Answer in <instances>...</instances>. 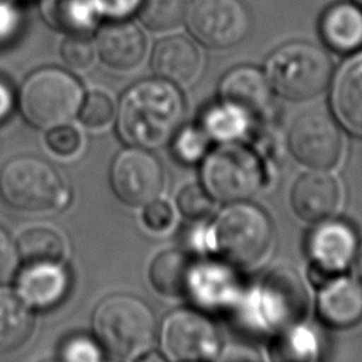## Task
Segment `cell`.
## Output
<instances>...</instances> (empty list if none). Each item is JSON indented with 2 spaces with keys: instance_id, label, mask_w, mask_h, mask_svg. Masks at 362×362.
Segmentation results:
<instances>
[{
  "instance_id": "obj_28",
  "label": "cell",
  "mask_w": 362,
  "mask_h": 362,
  "mask_svg": "<svg viewBox=\"0 0 362 362\" xmlns=\"http://www.w3.org/2000/svg\"><path fill=\"white\" fill-rule=\"evenodd\" d=\"M16 249L23 263L61 262L65 256V242L61 233L49 226H31L23 230Z\"/></svg>"
},
{
  "instance_id": "obj_12",
  "label": "cell",
  "mask_w": 362,
  "mask_h": 362,
  "mask_svg": "<svg viewBox=\"0 0 362 362\" xmlns=\"http://www.w3.org/2000/svg\"><path fill=\"white\" fill-rule=\"evenodd\" d=\"M310 232L305 243L310 279L321 286L344 274L358 252V235L345 221L324 219Z\"/></svg>"
},
{
  "instance_id": "obj_2",
  "label": "cell",
  "mask_w": 362,
  "mask_h": 362,
  "mask_svg": "<svg viewBox=\"0 0 362 362\" xmlns=\"http://www.w3.org/2000/svg\"><path fill=\"white\" fill-rule=\"evenodd\" d=\"M239 318L252 331L274 335L305 317L308 293L300 273L287 264L266 272L246 296L242 294Z\"/></svg>"
},
{
  "instance_id": "obj_10",
  "label": "cell",
  "mask_w": 362,
  "mask_h": 362,
  "mask_svg": "<svg viewBox=\"0 0 362 362\" xmlns=\"http://www.w3.org/2000/svg\"><path fill=\"white\" fill-rule=\"evenodd\" d=\"M161 344L174 362H209L221 349V338L214 322L195 310L170 313L161 327Z\"/></svg>"
},
{
  "instance_id": "obj_4",
  "label": "cell",
  "mask_w": 362,
  "mask_h": 362,
  "mask_svg": "<svg viewBox=\"0 0 362 362\" xmlns=\"http://www.w3.org/2000/svg\"><path fill=\"white\" fill-rule=\"evenodd\" d=\"M83 95L85 88L75 74L61 66H41L21 82L17 106L30 126L48 130L75 119Z\"/></svg>"
},
{
  "instance_id": "obj_40",
  "label": "cell",
  "mask_w": 362,
  "mask_h": 362,
  "mask_svg": "<svg viewBox=\"0 0 362 362\" xmlns=\"http://www.w3.org/2000/svg\"><path fill=\"white\" fill-rule=\"evenodd\" d=\"M17 106V93L11 83L0 76V123L6 122Z\"/></svg>"
},
{
  "instance_id": "obj_16",
  "label": "cell",
  "mask_w": 362,
  "mask_h": 362,
  "mask_svg": "<svg viewBox=\"0 0 362 362\" xmlns=\"http://www.w3.org/2000/svg\"><path fill=\"white\" fill-rule=\"evenodd\" d=\"M218 99L240 107L259 122L270 115L274 92L263 69L253 65H238L219 81Z\"/></svg>"
},
{
  "instance_id": "obj_6",
  "label": "cell",
  "mask_w": 362,
  "mask_h": 362,
  "mask_svg": "<svg viewBox=\"0 0 362 362\" xmlns=\"http://www.w3.org/2000/svg\"><path fill=\"white\" fill-rule=\"evenodd\" d=\"M273 92L287 100H310L329 86L334 65L329 54L308 41H291L276 48L264 64Z\"/></svg>"
},
{
  "instance_id": "obj_21",
  "label": "cell",
  "mask_w": 362,
  "mask_h": 362,
  "mask_svg": "<svg viewBox=\"0 0 362 362\" xmlns=\"http://www.w3.org/2000/svg\"><path fill=\"white\" fill-rule=\"evenodd\" d=\"M339 185L324 170L303 174L291 189V206L297 216L307 222L328 219L338 208Z\"/></svg>"
},
{
  "instance_id": "obj_35",
  "label": "cell",
  "mask_w": 362,
  "mask_h": 362,
  "mask_svg": "<svg viewBox=\"0 0 362 362\" xmlns=\"http://www.w3.org/2000/svg\"><path fill=\"white\" fill-rule=\"evenodd\" d=\"M47 147L62 157L74 156L82 146V134L74 124L64 123L45 130Z\"/></svg>"
},
{
  "instance_id": "obj_24",
  "label": "cell",
  "mask_w": 362,
  "mask_h": 362,
  "mask_svg": "<svg viewBox=\"0 0 362 362\" xmlns=\"http://www.w3.org/2000/svg\"><path fill=\"white\" fill-rule=\"evenodd\" d=\"M34 329L31 308L14 288L0 284V355L21 348Z\"/></svg>"
},
{
  "instance_id": "obj_23",
  "label": "cell",
  "mask_w": 362,
  "mask_h": 362,
  "mask_svg": "<svg viewBox=\"0 0 362 362\" xmlns=\"http://www.w3.org/2000/svg\"><path fill=\"white\" fill-rule=\"evenodd\" d=\"M42 21L62 35H93L102 18L92 0H38Z\"/></svg>"
},
{
  "instance_id": "obj_30",
  "label": "cell",
  "mask_w": 362,
  "mask_h": 362,
  "mask_svg": "<svg viewBox=\"0 0 362 362\" xmlns=\"http://www.w3.org/2000/svg\"><path fill=\"white\" fill-rule=\"evenodd\" d=\"M59 58L64 68L75 75L89 71L98 58L93 35H64L59 45Z\"/></svg>"
},
{
  "instance_id": "obj_43",
  "label": "cell",
  "mask_w": 362,
  "mask_h": 362,
  "mask_svg": "<svg viewBox=\"0 0 362 362\" xmlns=\"http://www.w3.org/2000/svg\"><path fill=\"white\" fill-rule=\"evenodd\" d=\"M352 1H354V3H355V4L362 10V0H352Z\"/></svg>"
},
{
  "instance_id": "obj_36",
  "label": "cell",
  "mask_w": 362,
  "mask_h": 362,
  "mask_svg": "<svg viewBox=\"0 0 362 362\" xmlns=\"http://www.w3.org/2000/svg\"><path fill=\"white\" fill-rule=\"evenodd\" d=\"M24 14L18 0H0V48L13 44L21 34Z\"/></svg>"
},
{
  "instance_id": "obj_25",
  "label": "cell",
  "mask_w": 362,
  "mask_h": 362,
  "mask_svg": "<svg viewBox=\"0 0 362 362\" xmlns=\"http://www.w3.org/2000/svg\"><path fill=\"white\" fill-rule=\"evenodd\" d=\"M256 120L240 107L219 100L209 105L202 116L199 126L214 141H239L252 133Z\"/></svg>"
},
{
  "instance_id": "obj_3",
  "label": "cell",
  "mask_w": 362,
  "mask_h": 362,
  "mask_svg": "<svg viewBox=\"0 0 362 362\" xmlns=\"http://www.w3.org/2000/svg\"><path fill=\"white\" fill-rule=\"evenodd\" d=\"M93 337L103 351L124 359L147 351L156 338L157 322L141 298L116 293L105 297L92 314Z\"/></svg>"
},
{
  "instance_id": "obj_14",
  "label": "cell",
  "mask_w": 362,
  "mask_h": 362,
  "mask_svg": "<svg viewBox=\"0 0 362 362\" xmlns=\"http://www.w3.org/2000/svg\"><path fill=\"white\" fill-rule=\"evenodd\" d=\"M93 41L98 59L115 72L134 71L147 54V38L130 18L99 24L93 33Z\"/></svg>"
},
{
  "instance_id": "obj_13",
  "label": "cell",
  "mask_w": 362,
  "mask_h": 362,
  "mask_svg": "<svg viewBox=\"0 0 362 362\" xmlns=\"http://www.w3.org/2000/svg\"><path fill=\"white\" fill-rule=\"evenodd\" d=\"M163 184V165L148 150L129 146L113 158L110 185L123 204L143 206L160 195Z\"/></svg>"
},
{
  "instance_id": "obj_44",
  "label": "cell",
  "mask_w": 362,
  "mask_h": 362,
  "mask_svg": "<svg viewBox=\"0 0 362 362\" xmlns=\"http://www.w3.org/2000/svg\"><path fill=\"white\" fill-rule=\"evenodd\" d=\"M40 362H59V361L55 358V359H44V361H40Z\"/></svg>"
},
{
  "instance_id": "obj_32",
  "label": "cell",
  "mask_w": 362,
  "mask_h": 362,
  "mask_svg": "<svg viewBox=\"0 0 362 362\" xmlns=\"http://www.w3.org/2000/svg\"><path fill=\"white\" fill-rule=\"evenodd\" d=\"M173 154L185 164H194L205 157L211 139L201 126L180 127L173 137Z\"/></svg>"
},
{
  "instance_id": "obj_17",
  "label": "cell",
  "mask_w": 362,
  "mask_h": 362,
  "mask_svg": "<svg viewBox=\"0 0 362 362\" xmlns=\"http://www.w3.org/2000/svg\"><path fill=\"white\" fill-rule=\"evenodd\" d=\"M328 89L334 119L348 133L362 137V49L341 62Z\"/></svg>"
},
{
  "instance_id": "obj_22",
  "label": "cell",
  "mask_w": 362,
  "mask_h": 362,
  "mask_svg": "<svg viewBox=\"0 0 362 362\" xmlns=\"http://www.w3.org/2000/svg\"><path fill=\"white\" fill-rule=\"evenodd\" d=\"M318 31L331 51L352 54L362 48V10L354 1L334 3L321 14Z\"/></svg>"
},
{
  "instance_id": "obj_7",
  "label": "cell",
  "mask_w": 362,
  "mask_h": 362,
  "mask_svg": "<svg viewBox=\"0 0 362 362\" xmlns=\"http://www.w3.org/2000/svg\"><path fill=\"white\" fill-rule=\"evenodd\" d=\"M202 160V187L221 202L247 201L266 178L259 153L239 141L221 143Z\"/></svg>"
},
{
  "instance_id": "obj_15",
  "label": "cell",
  "mask_w": 362,
  "mask_h": 362,
  "mask_svg": "<svg viewBox=\"0 0 362 362\" xmlns=\"http://www.w3.org/2000/svg\"><path fill=\"white\" fill-rule=\"evenodd\" d=\"M242 293V283L230 264L209 260L194 262L185 296L198 307L215 313L236 308Z\"/></svg>"
},
{
  "instance_id": "obj_11",
  "label": "cell",
  "mask_w": 362,
  "mask_h": 362,
  "mask_svg": "<svg viewBox=\"0 0 362 362\" xmlns=\"http://www.w3.org/2000/svg\"><path fill=\"white\" fill-rule=\"evenodd\" d=\"M287 143L294 158L314 170L334 167L342 151L339 124L321 110L298 115L290 126Z\"/></svg>"
},
{
  "instance_id": "obj_18",
  "label": "cell",
  "mask_w": 362,
  "mask_h": 362,
  "mask_svg": "<svg viewBox=\"0 0 362 362\" xmlns=\"http://www.w3.org/2000/svg\"><path fill=\"white\" fill-rule=\"evenodd\" d=\"M69 284V273L61 262H28L17 272L14 290L31 310H47L65 298Z\"/></svg>"
},
{
  "instance_id": "obj_26",
  "label": "cell",
  "mask_w": 362,
  "mask_h": 362,
  "mask_svg": "<svg viewBox=\"0 0 362 362\" xmlns=\"http://www.w3.org/2000/svg\"><path fill=\"white\" fill-rule=\"evenodd\" d=\"M194 259L180 249H168L158 253L148 269L153 287L163 296H185Z\"/></svg>"
},
{
  "instance_id": "obj_8",
  "label": "cell",
  "mask_w": 362,
  "mask_h": 362,
  "mask_svg": "<svg viewBox=\"0 0 362 362\" xmlns=\"http://www.w3.org/2000/svg\"><path fill=\"white\" fill-rule=\"evenodd\" d=\"M65 185L57 168L33 156L8 160L0 170V197L21 212H42L65 204Z\"/></svg>"
},
{
  "instance_id": "obj_27",
  "label": "cell",
  "mask_w": 362,
  "mask_h": 362,
  "mask_svg": "<svg viewBox=\"0 0 362 362\" xmlns=\"http://www.w3.org/2000/svg\"><path fill=\"white\" fill-rule=\"evenodd\" d=\"M273 337L269 349L272 362H318L320 339L310 327L298 322Z\"/></svg>"
},
{
  "instance_id": "obj_29",
  "label": "cell",
  "mask_w": 362,
  "mask_h": 362,
  "mask_svg": "<svg viewBox=\"0 0 362 362\" xmlns=\"http://www.w3.org/2000/svg\"><path fill=\"white\" fill-rule=\"evenodd\" d=\"M187 0H141L137 18L153 33L175 30L185 21Z\"/></svg>"
},
{
  "instance_id": "obj_33",
  "label": "cell",
  "mask_w": 362,
  "mask_h": 362,
  "mask_svg": "<svg viewBox=\"0 0 362 362\" xmlns=\"http://www.w3.org/2000/svg\"><path fill=\"white\" fill-rule=\"evenodd\" d=\"M57 359L59 362H102L103 348L95 337L74 334L61 342Z\"/></svg>"
},
{
  "instance_id": "obj_37",
  "label": "cell",
  "mask_w": 362,
  "mask_h": 362,
  "mask_svg": "<svg viewBox=\"0 0 362 362\" xmlns=\"http://www.w3.org/2000/svg\"><path fill=\"white\" fill-rule=\"evenodd\" d=\"M98 14L102 20H129L132 18L141 0H92Z\"/></svg>"
},
{
  "instance_id": "obj_20",
  "label": "cell",
  "mask_w": 362,
  "mask_h": 362,
  "mask_svg": "<svg viewBox=\"0 0 362 362\" xmlns=\"http://www.w3.org/2000/svg\"><path fill=\"white\" fill-rule=\"evenodd\" d=\"M320 320L332 328H349L362 321V283L339 274L320 286L317 297Z\"/></svg>"
},
{
  "instance_id": "obj_39",
  "label": "cell",
  "mask_w": 362,
  "mask_h": 362,
  "mask_svg": "<svg viewBox=\"0 0 362 362\" xmlns=\"http://www.w3.org/2000/svg\"><path fill=\"white\" fill-rule=\"evenodd\" d=\"M17 259L18 255L16 243L6 232V229L0 226V280L11 274L17 264Z\"/></svg>"
},
{
  "instance_id": "obj_34",
  "label": "cell",
  "mask_w": 362,
  "mask_h": 362,
  "mask_svg": "<svg viewBox=\"0 0 362 362\" xmlns=\"http://www.w3.org/2000/svg\"><path fill=\"white\" fill-rule=\"evenodd\" d=\"M177 206L188 219H204L214 209V198L201 185L191 184L182 188L177 197Z\"/></svg>"
},
{
  "instance_id": "obj_41",
  "label": "cell",
  "mask_w": 362,
  "mask_h": 362,
  "mask_svg": "<svg viewBox=\"0 0 362 362\" xmlns=\"http://www.w3.org/2000/svg\"><path fill=\"white\" fill-rule=\"evenodd\" d=\"M136 362H168V361H167V358H165L161 352H158V351H144V352H141V354L137 356Z\"/></svg>"
},
{
  "instance_id": "obj_1",
  "label": "cell",
  "mask_w": 362,
  "mask_h": 362,
  "mask_svg": "<svg viewBox=\"0 0 362 362\" xmlns=\"http://www.w3.org/2000/svg\"><path fill=\"white\" fill-rule=\"evenodd\" d=\"M185 100L178 86L160 79H141L129 86L116 106V132L130 147L160 148L182 124Z\"/></svg>"
},
{
  "instance_id": "obj_19",
  "label": "cell",
  "mask_w": 362,
  "mask_h": 362,
  "mask_svg": "<svg viewBox=\"0 0 362 362\" xmlns=\"http://www.w3.org/2000/svg\"><path fill=\"white\" fill-rule=\"evenodd\" d=\"M150 66L157 78L181 88L191 85L198 78L202 58L191 40L182 35H171L154 45Z\"/></svg>"
},
{
  "instance_id": "obj_5",
  "label": "cell",
  "mask_w": 362,
  "mask_h": 362,
  "mask_svg": "<svg viewBox=\"0 0 362 362\" xmlns=\"http://www.w3.org/2000/svg\"><path fill=\"white\" fill-rule=\"evenodd\" d=\"M273 225L269 215L247 201L229 204L205 233V243L230 266H252L269 250Z\"/></svg>"
},
{
  "instance_id": "obj_42",
  "label": "cell",
  "mask_w": 362,
  "mask_h": 362,
  "mask_svg": "<svg viewBox=\"0 0 362 362\" xmlns=\"http://www.w3.org/2000/svg\"><path fill=\"white\" fill-rule=\"evenodd\" d=\"M356 269H358V276H359V281L362 283V249L358 255V262H356Z\"/></svg>"
},
{
  "instance_id": "obj_9",
  "label": "cell",
  "mask_w": 362,
  "mask_h": 362,
  "mask_svg": "<svg viewBox=\"0 0 362 362\" xmlns=\"http://www.w3.org/2000/svg\"><path fill=\"white\" fill-rule=\"evenodd\" d=\"M184 23L199 44L212 49L232 48L250 31V14L240 0H192Z\"/></svg>"
},
{
  "instance_id": "obj_31",
  "label": "cell",
  "mask_w": 362,
  "mask_h": 362,
  "mask_svg": "<svg viewBox=\"0 0 362 362\" xmlns=\"http://www.w3.org/2000/svg\"><path fill=\"white\" fill-rule=\"evenodd\" d=\"M116 116V105L110 95L100 89L85 92L76 117L89 129H102L110 124Z\"/></svg>"
},
{
  "instance_id": "obj_38",
  "label": "cell",
  "mask_w": 362,
  "mask_h": 362,
  "mask_svg": "<svg viewBox=\"0 0 362 362\" xmlns=\"http://www.w3.org/2000/svg\"><path fill=\"white\" fill-rule=\"evenodd\" d=\"M173 208L168 202L163 199H153L151 202L144 205L143 222L144 225L156 232L167 229L173 222Z\"/></svg>"
}]
</instances>
